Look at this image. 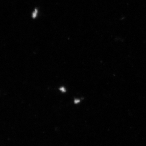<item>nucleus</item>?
<instances>
[{"instance_id":"1","label":"nucleus","mask_w":146,"mask_h":146,"mask_svg":"<svg viewBox=\"0 0 146 146\" xmlns=\"http://www.w3.org/2000/svg\"><path fill=\"white\" fill-rule=\"evenodd\" d=\"M60 90L61 91H62V92H65V89L64 88V87H61L60 89Z\"/></svg>"},{"instance_id":"2","label":"nucleus","mask_w":146,"mask_h":146,"mask_svg":"<svg viewBox=\"0 0 146 146\" xmlns=\"http://www.w3.org/2000/svg\"><path fill=\"white\" fill-rule=\"evenodd\" d=\"M80 100H75L74 102L75 103L77 104L79 102Z\"/></svg>"}]
</instances>
